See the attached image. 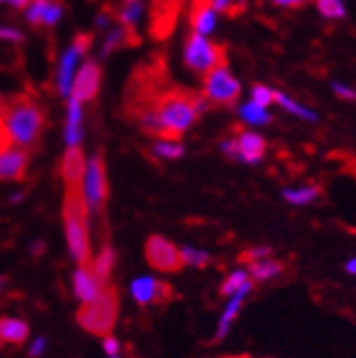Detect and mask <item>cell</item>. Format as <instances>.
<instances>
[{"mask_svg":"<svg viewBox=\"0 0 356 358\" xmlns=\"http://www.w3.org/2000/svg\"><path fill=\"white\" fill-rule=\"evenodd\" d=\"M48 350V341L46 336H35L33 341L29 343V356L31 358H42Z\"/></svg>","mask_w":356,"mask_h":358,"instance_id":"38","label":"cell"},{"mask_svg":"<svg viewBox=\"0 0 356 358\" xmlns=\"http://www.w3.org/2000/svg\"><path fill=\"white\" fill-rule=\"evenodd\" d=\"M249 284H254V282H252V278H249L247 266H236L221 282V295L223 297H232V295H236L238 291H243L245 286H249Z\"/></svg>","mask_w":356,"mask_h":358,"instance_id":"29","label":"cell"},{"mask_svg":"<svg viewBox=\"0 0 356 358\" xmlns=\"http://www.w3.org/2000/svg\"><path fill=\"white\" fill-rule=\"evenodd\" d=\"M85 164H87V157L81 149H66L64 151L59 171H62V179H64L66 188H79L81 186Z\"/></svg>","mask_w":356,"mask_h":358,"instance_id":"19","label":"cell"},{"mask_svg":"<svg viewBox=\"0 0 356 358\" xmlns=\"http://www.w3.org/2000/svg\"><path fill=\"white\" fill-rule=\"evenodd\" d=\"M114 264H116V252L114 247L105 245L101 252L90 260V266L92 271L97 273V278L103 282V284H110V278H112V271H114Z\"/></svg>","mask_w":356,"mask_h":358,"instance_id":"28","label":"cell"},{"mask_svg":"<svg viewBox=\"0 0 356 358\" xmlns=\"http://www.w3.org/2000/svg\"><path fill=\"white\" fill-rule=\"evenodd\" d=\"M129 295L138 306H153L171 297V286L155 275H138L129 282Z\"/></svg>","mask_w":356,"mask_h":358,"instance_id":"12","label":"cell"},{"mask_svg":"<svg viewBox=\"0 0 356 358\" xmlns=\"http://www.w3.org/2000/svg\"><path fill=\"white\" fill-rule=\"evenodd\" d=\"M29 252H31L33 256H42V254L46 252V243H44V241H35V243H31V245H29Z\"/></svg>","mask_w":356,"mask_h":358,"instance_id":"44","label":"cell"},{"mask_svg":"<svg viewBox=\"0 0 356 358\" xmlns=\"http://www.w3.org/2000/svg\"><path fill=\"white\" fill-rule=\"evenodd\" d=\"M90 48H92V35L90 33H77L75 40L70 42L66 46V50L62 52V57L57 62V70H55V92L62 99H66V101L70 99L77 70L87 59Z\"/></svg>","mask_w":356,"mask_h":358,"instance_id":"6","label":"cell"},{"mask_svg":"<svg viewBox=\"0 0 356 358\" xmlns=\"http://www.w3.org/2000/svg\"><path fill=\"white\" fill-rule=\"evenodd\" d=\"M138 124L140 129L149 134V136H155V138H162V122H159V116H157V110L155 105H149L145 110H140L138 114Z\"/></svg>","mask_w":356,"mask_h":358,"instance_id":"31","label":"cell"},{"mask_svg":"<svg viewBox=\"0 0 356 358\" xmlns=\"http://www.w3.org/2000/svg\"><path fill=\"white\" fill-rule=\"evenodd\" d=\"M108 169H105V159L101 153H92L87 157L85 164V173L81 179V199L90 212V217H99V214L105 210V203H108Z\"/></svg>","mask_w":356,"mask_h":358,"instance_id":"7","label":"cell"},{"mask_svg":"<svg viewBox=\"0 0 356 358\" xmlns=\"http://www.w3.org/2000/svg\"><path fill=\"white\" fill-rule=\"evenodd\" d=\"M180 256H182V264L190 266V268H204L210 264V254L201 247L194 245H184L180 247Z\"/></svg>","mask_w":356,"mask_h":358,"instance_id":"32","label":"cell"},{"mask_svg":"<svg viewBox=\"0 0 356 358\" xmlns=\"http://www.w3.org/2000/svg\"><path fill=\"white\" fill-rule=\"evenodd\" d=\"M29 3H31V0H0V5H5L9 9H15V11H24Z\"/></svg>","mask_w":356,"mask_h":358,"instance_id":"43","label":"cell"},{"mask_svg":"<svg viewBox=\"0 0 356 358\" xmlns=\"http://www.w3.org/2000/svg\"><path fill=\"white\" fill-rule=\"evenodd\" d=\"M241 94H243V83L227 64H221L215 70H210L201 81V96L210 105H219V107L236 105L241 101Z\"/></svg>","mask_w":356,"mask_h":358,"instance_id":"8","label":"cell"},{"mask_svg":"<svg viewBox=\"0 0 356 358\" xmlns=\"http://www.w3.org/2000/svg\"><path fill=\"white\" fill-rule=\"evenodd\" d=\"M210 3L221 15H234L247 7V0H210Z\"/></svg>","mask_w":356,"mask_h":358,"instance_id":"34","label":"cell"},{"mask_svg":"<svg viewBox=\"0 0 356 358\" xmlns=\"http://www.w3.org/2000/svg\"><path fill=\"white\" fill-rule=\"evenodd\" d=\"M131 31L129 29H124L122 24H114L110 27L108 31H105L103 35V42L99 46V59H108L112 52H116L118 48L122 46H127L131 42Z\"/></svg>","mask_w":356,"mask_h":358,"instance_id":"25","label":"cell"},{"mask_svg":"<svg viewBox=\"0 0 356 358\" xmlns=\"http://www.w3.org/2000/svg\"><path fill=\"white\" fill-rule=\"evenodd\" d=\"M319 196H322V188L317 184H299V186H289L282 190V199L295 208L313 206L315 201H319Z\"/></svg>","mask_w":356,"mask_h":358,"instance_id":"24","label":"cell"},{"mask_svg":"<svg viewBox=\"0 0 356 358\" xmlns=\"http://www.w3.org/2000/svg\"><path fill=\"white\" fill-rule=\"evenodd\" d=\"M118 317V293L112 286H105V291L90 303H83L77 313L79 326L97 336H108L114 330Z\"/></svg>","mask_w":356,"mask_h":358,"instance_id":"4","label":"cell"},{"mask_svg":"<svg viewBox=\"0 0 356 358\" xmlns=\"http://www.w3.org/2000/svg\"><path fill=\"white\" fill-rule=\"evenodd\" d=\"M236 140V162L256 166L266 155V140L256 129H243L234 136Z\"/></svg>","mask_w":356,"mask_h":358,"instance_id":"13","label":"cell"},{"mask_svg":"<svg viewBox=\"0 0 356 358\" xmlns=\"http://www.w3.org/2000/svg\"><path fill=\"white\" fill-rule=\"evenodd\" d=\"M330 90L336 99L348 101V103H356V87H352L350 83L343 81H330Z\"/></svg>","mask_w":356,"mask_h":358,"instance_id":"37","label":"cell"},{"mask_svg":"<svg viewBox=\"0 0 356 358\" xmlns=\"http://www.w3.org/2000/svg\"><path fill=\"white\" fill-rule=\"evenodd\" d=\"M346 273L352 275V278H356V256H352V258L346 260Z\"/></svg>","mask_w":356,"mask_h":358,"instance_id":"46","label":"cell"},{"mask_svg":"<svg viewBox=\"0 0 356 358\" xmlns=\"http://www.w3.org/2000/svg\"><path fill=\"white\" fill-rule=\"evenodd\" d=\"M236 116L241 118L243 124H247L249 129H260V127H266L271 120H273V114L269 107H262V105H256L254 101H241L238 107H236Z\"/></svg>","mask_w":356,"mask_h":358,"instance_id":"20","label":"cell"},{"mask_svg":"<svg viewBox=\"0 0 356 358\" xmlns=\"http://www.w3.org/2000/svg\"><path fill=\"white\" fill-rule=\"evenodd\" d=\"M112 358H120V356H112Z\"/></svg>","mask_w":356,"mask_h":358,"instance_id":"49","label":"cell"},{"mask_svg":"<svg viewBox=\"0 0 356 358\" xmlns=\"http://www.w3.org/2000/svg\"><path fill=\"white\" fill-rule=\"evenodd\" d=\"M105 286H110V284H103L92 271L90 264H77V268L73 271V293L81 306L94 301L105 291Z\"/></svg>","mask_w":356,"mask_h":358,"instance_id":"15","label":"cell"},{"mask_svg":"<svg viewBox=\"0 0 356 358\" xmlns=\"http://www.w3.org/2000/svg\"><path fill=\"white\" fill-rule=\"evenodd\" d=\"M29 151L20 147L0 149V182H22L29 171Z\"/></svg>","mask_w":356,"mask_h":358,"instance_id":"14","label":"cell"},{"mask_svg":"<svg viewBox=\"0 0 356 358\" xmlns=\"http://www.w3.org/2000/svg\"><path fill=\"white\" fill-rule=\"evenodd\" d=\"M247 271L252 282H271L276 278H280L284 273V264L276 258H264L258 262H249L247 264Z\"/></svg>","mask_w":356,"mask_h":358,"instance_id":"27","label":"cell"},{"mask_svg":"<svg viewBox=\"0 0 356 358\" xmlns=\"http://www.w3.org/2000/svg\"><path fill=\"white\" fill-rule=\"evenodd\" d=\"M9 289V280L5 275H0V293H5Z\"/></svg>","mask_w":356,"mask_h":358,"instance_id":"47","label":"cell"},{"mask_svg":"<svg viewBox=\"0 0 356 358\" xmlns=\"http://www.w3.org/2000/svg\"><path fill=\"white\" fill-rule=\"evenodd\" d=\"M145 11H147V0H122L116 11V20L124 29L136 33L140 22L145 20Z\"/></svg>","mask_w":356,"mask_h":358,"instance_id":"23","label":"cell"},{"mask_svg":"<svg viewBox=\"0 0 356 358\" xmlns=\"http://www.w3.org/2000/svg\"><path fill=\"white\" fill-rule=\"evenodd\" d=\"M66 15V5L62 0H31L22 11L24 22L40 29H55Z\"/></svg>","mask_w":356,"mask_h":358,"instance_id":"11","label":"cell"},{"mask_svg":"<svg viewBox=\"0 0 356 358\" xmlns=\"http://www.w3.org/2000/svg\"><path fill=\"white\" fill-rule=\"evenodd\" d=\"M221 22V13L212 7L210 0H192L190 9V31L199 35H215Z\"/></svg>","mask_w":356,"mask_h":358,"instance_id":"18","label":"cell"},{"mask_svg":"<svg viewBox=\"0 0 356 358\" xmlns=\"http://www.w3.org/2000/svg\"><path fill=\"white\" fill-rule=\"evenodd\" d=\"M0 348H3V341H0Z\"/></svg>","mask_w":356,"mask_h":358,"instance_id":"50","label":"cell"},{"mask_svg":"<svg viewBox=\"0 0 356 358\" xmlns=\"http://www.w3.org/2000/svg\"><path fill=\"white\" fill-rule=\"evenodd\" d=\"M151 155L162 162H177L186 155V145L180 138H155L151 145Z\"/></svg>","mask_w":356,"mask_h":358,"instance_id":"26","label":"cell"},{"mask_svg":"<svg viewBox=\"0 0 356 358\" xmlns=\"http://www.w3.org/2000/svg\"><path fill=\"white\" fill-rule=\"evenodd\" d=\"M219 151L227 157V159H234L236 162V140L234 136H227L219 142Z\"/></svg>","mask_w":356,"mask_h":358,"instance_id":"39","label":"cell"},{"mask_svg":"<svg viewBox=\"0 0 356 358\" xmlns=\"http://www.w3.org/2000/svg\"><path fill=\"white\" fill-rule=\"evenodd\" d=\"M85 112L83 103L68 99L66 101V118H64V147L66 149H81L83 136H85Z\"/></svg>","mask_w":356,"mask_h":358,"instance_id":"16","label":"cell"},{"mask_svg":"<svg viewBox=\"0 0 356 358\" xmlns=\"http://www.w3.org/2000/svg\"><path fill=\"white\" fill-rule=\"evenodd\" d=\"M273 256V249L269 245H254L243 252V260L249 264V262H258V260H264V258H271Z\"/></svg>","mask_w":356,"mask_h":358,"instance_id":"35","label":"cell"},{"mask_svg":"<svg viewBox=\"0 0 356 358\" xmlns=\"http://www.w3.org/2000/svg\"><path fill=\"white\" fill-rule=\"evenodd\" d=\"M317 13L324 17V20L336 22V20H343L348 15V5L346 0H313Z\"/></svg>","mask_w":356,"mask_h":358,"instance_id":"30","label":"cell"},{"mask_svg":"<svg viewBox=\"0 0 356 358\" xmlns=\"http://www.w3.org/2000/svg\"><path fill=\"white\" fill-rule=\"evenodd\" d=\"M269 3L280 9H297V7H304L306 3H313V0H269Z\"/></svg>","mask_w":356,"mask_h":358,"instance_id":"41","label":"cell"},{"mask_svg":"<svg viewBox=\"0 0 356 358\" xmlns=\"http://www.w3.org/2000/svg\"><path fill=\"white\" fill-rule=\"evenodd\" d=\"M101 83H103V70L99 59L87 57L79 70H77V77L73 83V92H70V99H75L79 103H90L99 96L101 92Z\"/></svg>","mask_w":356,"mask_h":358,"instance_id":"10","label":"cell"},{"mask_svg":"<svg viewBox=\"0 0 356 358\" xmlns=\"http://www.w3.org/2000/svg\"><path fill=\"white\" fill-rule=\"evenodd\" d=\"M182 62L190 70L192 75L206 77L210 70L225 64V50L221 44L212 42L206 35L199 33H188L182 48Z\"/></svg>","mask_w":356,"mask_h":358,"instance_id":"5","label":"cell"},{"mask_svg":"<svg viewBox=\"0 0 356 358\" xmlns=\"http://www.w3.org/2000/svg\"><path fill=\"white\" fill-rule=\"evenodd\" d=\"M94 27L99 31H108L112 27V13L110 11H99L97 13V20H94Z\"/></svg>","mask_w":356,"mask_h":358,"instance_id":"42","label":"cell"},{"mask_svg":"<svg viewBox=\"0 0 356 358\" xmlns=\"http://www.w3.org/2000/svg\"><path fill=\"white\" fill-rule=\"evenodd\" d=\"M155 110L162 122V138H182L199 120L197 101L186 92H169L155 103Z\"/></svg>","mask_w":356,"mask_h":358,"instance_id":"3","label":"cell"},{"mask_svg":"<svg viewBox=\"0 0 356 358\" xmlns=\"http://www.w3.org/2000/svg\"><path fill=\"white\" fill-rule=\"evenodd\" d=\"M0 127L9 145L20 149H35L46 129V114L33 99L20 96L0 107Z\"/></svg>","mask_w":356,"mask_h":358,"instance_id":"1","label":"cell"},{"mask_svg":"<svg viewBox=\"0 0 356 358\" xmlns=\"http://www.w3.org/2000/svg\"><path fill=\"white\" fill-rule=\"evenodd\" d=\"M145 258L149 266H153L159 273H175L184 266L180 247L159 234L149 236V241L145 243Z\"/></svg>","mask_w":356,"mask_h":358,"instance_id":"9","label":"cell"},{"mask_svg":"<svg viewBox=\"0 0 356 358\" xmlns=\"http://www.w3.org/2000/svg\"><path fill=\"white\" fill-rule=\"evenodd\" d=\"M27 40V35L22 33V29H17L13 24H0V42L7 44H22Z\"/></svg>","mask_w":356,"mask_h":358,"instance_id":"36","label":"cell"},{"mask_svg":"<svg viewBox=\"0 0 356 358\" xmlns=\"http://www.w3.org/2000/svg\"><path fill=\"white\" fill-rule=\"evenodd\" d=\"M0 107H3V96H0Z\"/></svg>","mask_w":356,"mask_h":358,"instance_id":"48","label":"cell"},{"mask_svg":"<svg viewBox=\"0 0 356 358\" xmlns=\"http://www.w3.org/2000/svg\"><path fill=\"white\" fill-rule=\"evenodd\" d=\"M64 236L68 256L75 264H90L92 241H90V212H87L79 188H66L64 196Z\"/></svg>","mask_w":356,"mask_h":358,"instance_id":"2","label":"cell"},{"mask_svg":"<svg viewBox=\"0 0 356 358\" xmlns=\"http://www.w3.org/2000/svg\"><path fill=\"white\" fill-rule=\"evenodd\" d=\"M252 291H254V284H249V286H245L243 291H238L236 295L227 297V303L223 306V310L219 315V321H217V332H215L217 341H223V338H227V334L232 332L236 319L241 317V313L245 308V301H247L249 295H252Z\"/></svg>","mask_w":356,"mask_h":358,"instance_id":"17","label":"cell"},{"mask_svg":"<svg viewBox=\"0 0 356 358\" xmlns=\"http://www.w3.org/2000/svg\"><path fill=\"white\" fill-rule=\"evenodd\" d=\"M24 196H27L24 190H13V192L9 194V203H22V201H24Z\"/></svg>","mask_w":356,"mask_h":358,"instance_id":"45","label":"cell"},{"mask_svg":"<svg viewBox=\"0 0 356 358\" xmlns=\"http://www.w3.org/2000/svg\"><path fill=\"white\" fill-rule=\"evenodd\" d=\"M273 105H278L280 110H284L287 114L299 118V120H304V122H319V114L313 110V107L304 105V103H299L297 99H293L291 94H287L284 90H276V101Z\"/></svg>","mask_w":356,"mask_h":358,"instance_id":"22","label":"cell"},{"mask_svg":"<svg viewBox=\"0 0 356 358\" xmlns=\"http://www.w3.org/2000/svg\"><path fill=\"white\" fill-rule=\"evenodd\" d=\"M31 334V328L20 317H0V341L7 345H20Z\"/></svg>","mask_w":356,"mask_h":358,"instance_id":"21","label":"cell"},{"mask_svg":"<svg viewBox=\"0 0 356 358\" xmlns=\"http://www.w3.org/2000/svg\"><path fill=\"white\" fill-rule=\"evenodd\" d=\"M103 352L108 354L110 358L112 356H120V341L116 336L108 334V336H103Z\"/></svg>","mask_w":356,"mask_h":358,"instance_id":"40","label":"cell"},{"mask_svg":"<svg viewBox=\"0 0 356 358\" xmlns=\"http://www.w3.org/2000/svg\"><path fill=\"white\" fill-rule=\"evenodd\" d=\"M249 101H254L256 105H262V107H271L276 101V87L266 83H254L249 87Z\"/></svg>","mask_w":356,"mask_h":358,"instance_id":"33","label":"cell"}]
</instances>
